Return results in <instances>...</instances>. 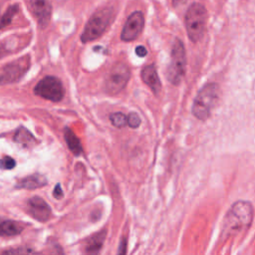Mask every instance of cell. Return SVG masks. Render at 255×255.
I'll return each instance as SVG.
<instances>
[{
    "label": "cell",
    "mask_w": 255,
    "mask_h": 255,
    "mask_svg": "<svg viewBox=\"0 0 255 255\" xmlns=\"http://www.w3.org/2000/svg\"><path fill=\"white\" fill-rule=\"evenodd\" d=\"M253 219V207L248 201H236L223 220L224 236H234L248 229Z\"/></svg>",
    "instance_id": "1"
},
{
    "label": "cell",
    "mask_w": 255,
    "mask_h": 255,
    "mask_svg": "<svg viewBox=\"0 0 255 255\" xmlns=\"http://www.w3.org/2000/svg\"><path fill=\"white\" fill-rule=\"evenodd\" d=\"M219 98V85L210 83L203 87L194 99L192 114L200 121H206L211 117L213 109L216 107Z\"/></svg>",
    "instance_id": "2"
},
{
    "label": "cell",
    "mask_w": 255,
    "mask_h": 255,
    "mask_svg": "<svg viewBox=\"0 0 255 255\" xmlns=\"http://www.w3.org/2000/svg\"><path fill=\"white\" fill-rule=\"evenodd\" d=\"M208 11L200 3H193L189 6L185 14V27L188 38L192 42L199 41L206 30Z\"/></svg>",
    "instance_id": "3"
},
{
    "label": "cell",
    "mask_w": 255,
    "mask_h": 255,
    "mask_svg": "<svg viewBox=\"0 0 255 255\" xmlns=\"http://www.w3.org/2000/svg\"><path fill=\"white\" fill-rule=\"evenodd\" d=\"M112 16L113 11L111 8H104L97 11L86 24L81 40L84 43H87L99 38L105 32L112 19Z\"/></svg>",
    "instance_id": "4"
},
{
    "label": "cell",
    "mask_w": 255,
    "mask_h": 255,
    "mask_svg": "<svg viewBox=\"0 0 255 255\" xmlns=\"http://www.w3.org/2000/svg\"><path fill=\"white\" fill-rule=\"evenodd\" d=\"M185 49L180 39H177L172 49V61L168 69V78L171 83L178 85L185 72Z\"/></svg>",
    "instance_id": "5"
},
{
    "label": "cell",
    "mask_w": 255,
    "mask_h": 255,
    "mask_svg": "<svg viewBox=\"0 0 255 255\" xmlns=\"http://www.w3.org/2000/svg\"><path fill=\"white\" fill-rule=\"evenodd\" d=\"M130 77L131 72L127 65L123 63L116 64L113 66V68H111L106 76L104 82L105 91L110 95H116L120 93L128 84Z\"/></svg>",
    "instance_id": "6"
},
{
    "label": "cell",
    "mask_w": 255,
    "mask_h": 255,
    "mask_svg": "<svg viewBox=\"0 0 255 255\" xmlns=\"http://www.w3.org/2000/svg\"><path fill=\"white\" fill-rule=\"evenodd\" d=\"M34 93L46 100L52 102H59L63 99L65 90L62 82L53 76H47L43 78L36 85Z\"/></svg>",
    "instance_id": "7"
},
{
    "label": "cell",
    "mask_w": 255,
    "mask_h": 255,
    "mask_svg": "<svg viewBox=\"0 0 255 255\" xmlns=\"http://www.w3.org/2000/svg\"><path fill=\"white\" fill-rule=\"evenodd\" d=\"M30 65L29 57H23L0 70V84H8L18 81L28 70Z\"/></svg>",
    "instance_id": "8"
},
{
    "label": "cell",
    "mask_w": 255,
    "mask_h": 255,
    "mask_svg": "<svg viewBox=\"0 0 255 255\" xmlns=\"http://www.w3.org/2000/svg\"><path fill=\"white\" fill-rule=\"evenodd\" d=\"M144 24H145V19L141 11H136L133 14H131L123 28V31L121 34L122 40L126 42H130L137 39L138 36L143 31Z\"/></svg>",
    "instance_id": "9"
},
{
    "label": "cell",
    "mask_w": 255,
    "mask_h": 255,
    "mask_svg": "<svg viewBox=\"0 0 255 255\" xmlns=\"http://www.w3.org/2000/svg\"><path fill=\"white\" fill-rule=\"evenodd\" d=\"M28 213L34 219L41 222L49 220L52 215L47 202L39 196H34L28 200Z\"/></svg>",
    "instance_id": "10"
},
{
    "label": "cell",
    "mask_w": 255,
    "mask_h": 255,
    "mask_svg": "<svg viewBox=\"0 0 255 255\" xmlns=\"http://www.w3.org/2000/svg\"><path fill=\"white\" fill-rule=\"evenodd\" d=\"M31 6L41 27H46L51 18L52 5L50 0H31Z\"/></svg>",
    "instance_id": "11"
},
{
    "label": "cell",
    "mask_w": 255,
    "mask_h": 255,
    "mask_svg": "<svg viewBox=\"0 0 255 255\" xmlns=\"http://www.w3.org/2000/svg\"><path fill=\"white\" fill-rule=\"evenodd\" d=\"M143 81L152 90L155 94H158L161 91L162 84L158 76V72L154 65L146 66L142 71Z\"/></svg>",
    "instance_id": "12"
},
{
    "label": "cell",
    "mask_w": 255,
    "mask_h": 255,
    "mask_svg": "<svg viewBox=\"0 0 255 255\" xmlns=\"http://www.w3.org/2000/svg\"><path fill=\"white\" fill-rule=\"evenodd\" d=\"M46 184H47V179L42 175L36 174L20 180L17 182L16 187L24 188V189H35V188L42 187Z\"/></svg>",
    "instance_id": "13"
},
{
    "label": "cell",
    "mask_w": 255,
    "mask_h": 255,
    "mask_svg": "<svg viewBox=\"0 0 255 255\" xmlns=\"http://www.w3.org/2000/svg\"><path fill=\"white\" fill-rule=\"evenodd\" d=\"M24 229L21 222L14 220L0 221V236H15L20 234Z\"/></svg>",
    "instance_id": "14"
},
{
    "label": "cell",
    "mask_w": 255,
    "mask_h": 255,
    "mask_svg": "<svg viewBox=\"0 0 255 255\" xmlns=\"http://www.w3.org/2000/svg\"><path fill=\"white\" fill-rule=\"evenodd\" d=\"M14 141L20 145L21 146L25 147V148H31L33 146H35L37 144L36 139L33 137V135L26 130L24 127H20L14 136Z\"/></svg>",
    "instance_id": "15"
},
{
    "label": "cell",
    "mask_w": 255,
    "mask_h": 255,
    "mask_svg": "<svg viewBox=\"0 0 255 255\" xmlns=\"http://www.w3.org/2000/svg\"><path fill=\"white\" fill-rule=\"evenodd\" d=\"M106 234H107L106 231H101L94 234L91 238H89V240L86 242V245H85L86 252L98 253L101 250L102 246H103V243L106 238Z\"/></svg>",
    "instance_id": "16"
},
{
    "label": "cell",
    "mask_w": 255,
    "mask_h": 255,
    "mask_svg": "<svg viewBox=\"0 0 255 255\" xmlns=\"http://www.w3.org/2000/svg\"><path fill=\"white\" fill-rule=\"evenodd\" d=\"M64 138L67 143V146L69 149L73 152L75 156H80L83 151L82 145L79 141V139L76 137V135L70 130L69 128H66L64 131Z\"/></svg>",
    "instance_id": "17"
},
{
    "label": "cell",
    "mask_w": 255,
    "mask_h": 255,
    "mask_svg": "<svg viewBox=\"0 0 255 255\" xmlns=\"http://www.w3.org/2000/svg\"><path fill=\"white\" fill-rule=\"evenodd\" d=\"M18 5H13V6H10L5 14L1 17V19H0V29H2L4 27H6L7 25H9L13 19V17L15 16V14L18 12Z\"/></svg>",
    "instance_id": "18"
},
{
    "label": "cell",
    "mask_w": 255,
    "mask_h": 255,
    "mask_svg": "<svg viewBox=\"0 0 255 255\" xmlns=\"http://www.w3.org/2000/svg\"><path fill=\"white\" fill-rule=\"evenodd\" d=\"M110 121L116 128H123L128 124V117H126L123 113H114L110 116Z\"/></svg>",
    "instance_id": "19"
},
{
    "label": "cell",
    "mask_w": 255,
    "mask_h": 255,
    "mask_svg": "<svg viewBox=\"0 0 255 255\" xmlns=\"http://www.w3.org/2000/svg\"><path fill=\"white\" fill-rule=\"evenodd\" d=\"M16 166V162L14 159L10 157H4L0 160V169L3 170H12Z\"/></svg>",
    "instance_id": "20"
},
{
    "label": "cell",
    "mask_w": 255,
    "mask_h": 255,
    "mask_svg": "<svg viewBox=\"0 0 255 255\" xmlns=\"http://www.w3.org/2000/svg\"><path fill=\"white\" fill-rule=\"evenodd\" d=\"M128 125L133 129H137L141 125V119L137 113H131L128 116Z\"/></svg>",
    "instance_id": "21"
},
{
    "label": "cell",
    "mask_w": 255,
    "mask_h": 255,
    "mask_svg": "<svg viewBox=\"0 0 255 255\" xmlns=\"http://www.w3.org/2000/svg\"><path fill=\"white\" fill-rule=\"evenodd\" d=\"M53 195L55 198L57 199H60L63 197V191H62V188H61V185L60 183H58L55 188H54V192H53Z\"/></svg>",
    "instance_id": "22"
},
{
    "label": "cell",
    "mask_w": 255,
    "mask_h": 255,
    "mask_svg": "<svg viewBox=\"0 0 255 255\" xmlns=\"http://www.w3.org/2000/svg\"><path fill=\"white\" fill-rule=\"evenodd\" d=\"M136 53L140 57H145L147 54V51L144 46H138L136 48Z\"/></svg>",
    "instance_id": "23"
},
{
    "label": "cell",
    "mask_w": 255,
    "mask_h": 255,
    "mask_svg": "<svg viewBox=\"0 0 255 255\" xmlns=\"http://www.w3.org/2000/svg\"><path fill=\"white\" fill-rule=\"evenodd\" d=\"M126 252H127V239H126V238H123L122 241H121V244H120V248H119L118 253H119V254H125Z\"/></svg>",
    "instance_id": "24"
},
{
    "label": "cell",
    "mask_w": 255,
    "mask_h": 255,
    "mask_svg": "<svg viewBox=\"0 0 255 255\" xmlns=\"http://www.w3.org/2000/svg\"><path fill=\"white\" fill-rule=\"evenodd\" d=\"M34 251L33 250H29V249H17V250H14V249H10V250H6L4 251L3 253H33Z\"/></svg>",
    "instance_id": "25"
},
{
    "label": "cell",
    "mask_w": 255,
    "mask_h": 255,
    "mask_svg": "<svg viewBox=\"0 0 255 255\" xmlns=\"http://www.w3.org/2000/svg\"><path fill=\"white\" fill-rule=\"evenodd\" d=\"M188 1V0H173V3L175 6H180V5H182L184 3H186Z\"/></svg>",
    "instance_id": "26"
}]
</instances>
